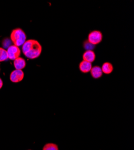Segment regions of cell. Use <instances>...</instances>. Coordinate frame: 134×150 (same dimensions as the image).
<instances>
[{
    "instance_id": "6",
    "label": "cell",
    "mask_w": 134,
    "mask_h": 150,
    "mask_svg": "<svg viewBox=\"0 0 134 150\" xmlns=\"http://www.w3.org/2000/svg\"><path fill=\"white\" fill-rule=\"evenodd\" d=\"M79 70L84 73L90 72L92 68V64L86 61H82L79 64Z\"/></svg>"
},
{
    "instance_id": "9",
    "label": "cell",
    "mask_w": 134,
    "mask_h": 150,
    "mask_svg": "<svg viewBox=\"0 0 134 150\" xmlns=\"http://www.w3.org/2000/svg\"><path fill=\"white\" fill-rule=\"evenodd\" d=\"M90 73H91V76L94 79H99L101 77H102L103 74L101 67H100L99 66L92 67L90 70Z\"/></svg>"
},
{
    "instance_id": "15",
    "label": "cell",
    "mask_w": 134,
    "mask_h": 150,
    "mask_svg": "<svg viewBox=\"0 0 134 150\" xmlns=\"http://www.w3.org/2000/svg\"><path fill=\"white\" fill-rule=\"evenodd\" d=\"M29 150H31V149H29Z\"/></svg>"
},
{
    "instance_id": "5",
    "label": "cell",
    "mask_w": 134,
    "mask_h": 150,
    "mask_svg": "<svg viewBox=\"0 0 134 150\" xmlns=\"http://www.w3.org/2000/svg\"><path fill=\"white\" fill-rule=\"evenodd\" d=\"M24 73L21 70H15L10 73V79L13 83H18L23 80Z\"/></svg>"
},
{
    "instance_id": "3",
    "label": "cell",
    "mask_w": 134,
    "mask_h": 150,
    "mask_svg": "<svg viewBox=\"0 0 134 150\" xmlns=\"http://www.w3.org/2000/svg\"><path fill=\"white\" fill-rule=\"evenodd\" d=\"M103 39V35L101 31L94 30L91 31L88 36V42L93 45L100 43Z\"/></svg>"
},
{
    "instance_id": "8",
    "label": "cell",
    "mask_w": 134,
    "mask_h": 150,
    "mask_svg": "<svg viewBox=\"0 0 134 150\" xmlns=\"http://www.w3.org/2000/svg\"><path fill=\"white\" fill-rule=\"evenodd\" d=\"M82 58L84 61H87L90 63L95 60L96 59V55L93 51H86L82 55Z\"/></svg>"
},
{
    "instance_id": "12",
    "label": "cell",
    "mask_w": 134,
    "mask_h": 150,
    "mask_svg": "<svg viewBox=\"0 0 134 150\" xmlns=\"http://www.w3.org/2000/svg\"><path fill=\"white\" fill-rule=\"evenodd\" d=\"M9 59L7 51L2 47H0V62H3Z\"/></svg>"
},
{
    "instance_id": "2",
    "label": "cell",
    "mask_w": 134,
    "mask_h": 150,
    "mask_svg": "<svg viewBox=\"0 0 134 150\" xmlns=\"http://www.w3.org/2000/svg\"><path fill=\"white\" fill-rule=\"evenodd\" d=\"M10 39L13 45L19 47L26 42L27 36L25 32L22 29L16 28L12 31L10 34Z\"/></svg>"
},
{
    "instance_id": "4",
    "label": "cell",
    "mask_w": 134,
    "mask_h": 150,
    "mask_svg": "<svg viewBox=\"0 0 134 150\" xmlns=\"http://www.w3.org/2000/svg\"><path fill=\"white\" fill-rule=\"evenodd\" d=\"M6 51L7 52L8 58L10 60L14 61L16 58L20 57L21 51L19 47L16 46L11 45L7 48Z\"/></svg>"
},
{
    "instance_id": "13",
    "label": "cell",
    "mask_w": 134,
    "mask_h": 150,
    "mask_svg": "<svg viewBox=\"0 0 134 150\" xmlns=\"http://www.w3.org/2000/svg\"><path fill=\"white\" fill-rule=\"evenodd\" d=\"M84 47L86 49L87 51H93V49L94 47V45L91 44L90 43H89L88 41L86 42L84 44Z\"/></svg>"
},
{
    "instance_id": "14",
    "label": "cell",
    "mask_w": 134,
    "mask_h": 150,
    "mask_svg": "<svg viewBox=\"0 0 134 150\" xmlns=\"http://www.w3.org/2000/svg\"><path fill=\"white\" fill-rule=\"evenodd\" d=\"M3 82L2 79L0 78V90L1 89V88L3 87Z\"/></svg>"
},
{
    "instance_id": "11",
    "label": "cell",
    "mask_w": 134,
    "mask_h": 150,
    "mask_svg": "<svg viewBox=\"0 0 134 150\" xmlns=\"http://www.w3.org/2000/svg\"><path fill=\"white\" fill-rule=\"evenodd\" d=\"M42 150H59V149L57 144L54 143H48L43 146Z\"/></svg>"
},
{
    "instance_id": "7",
    "label": "cell",
    "mask_w": 134,
    "mask_h": 150,
    "mask_svg": "<svg viewBox=\"0 0 134 150\" xmlns=\"http://www.w3.org/2000/svg\"><path fill=\"white\" fill-rule=\"evenodd\" d=\"M14 67L16 70H22L26 66V61L23 58L19 57L13 61Z\"/></svg>"
},
{
    "instance_id": "10",
    "label": "cell",
    "mask_w": 134,
    "mask_h": 150,
    "mask_svg": "<svg viewBox=\"0 0 134 150\" xmlns=\"http://www.w3.org/2000/svg\"><path fill=\"white\" fill-rule=\"evenodd\" d=\"M101 69H102L103 73L109 74H111L113 72V66L112 64L110 63V62H106L104 63Z\"/></svg>"
},
{
    "instance_id": "1",
    "label": "cell",
    "mask_w": 134,
    "mask_h": 150,
    "mask_svg": "<svg viewBox=\"0 0 134 150\" xmlns=\"http://www.w3.org/2000/svg\"><path fill=\"white\" fill-rule=\"evenodd\" d=\"M22 52L27 58L33 59L38 58L42 51L40 43L35 40H28L23 43L22 47Z\"/></svg>"
}]
</instances>
